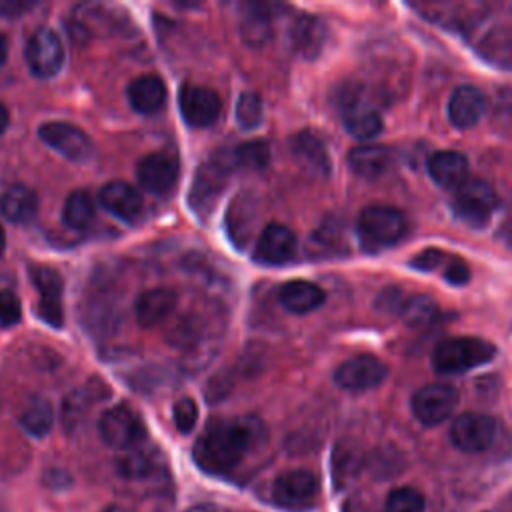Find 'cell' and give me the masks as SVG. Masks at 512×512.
<instances>
[{"label":"cell","mask_w":512,"mask_h":512,"mask_svg":"<svg viewBox=\"0 0 512 512\" xmlns=\"http://www.w3.org/2000/svg\"><path fill=\"white\" fill-rule=\"evenodd\" d=\"M264 424L254 416L212 420L194 444V462L210 474L230 472L246 452L264 442Z\"/></svg>","instance_id":"6da1fadb"},{"label":"cell","mask_w":512,"mask_h":512,"mask_svg":"<svg viewBox=\"0 0 512 512\" xmlns=\"http://www.w3.org/2000/svg\"><path fill=\"white\" fill-rule=\"evenodd\" d=\"M358 238L364 250L376 252L398 244L408 230L404 214L392 206H368L356 222Z\"/></svg>","instance_id":"7a4b0ae2"},{"label":"cell","mask_w":512,"mask_h":512,"mask_svg":"<svg viewBox=\"0 0 512 512\" xmlns=\"http://www.w3.org/2000/svg\"><path fill=\"white\" fill-rule=\"evenodd\" d=\"M496 356V348L474 336L448 338L434 348L432 366L440 374H460L476 366L490 362Z\"/></svg>","instance_id":"3957f363"},{"label":"cell","mask_w":512,"mask_h":512,"mask_svg":"<svg viewBox=\"0 0 512 512\" xmlns=\"http://www.w3.org/2000/svg\"><path fill=\"white\" fill-rule=\"evenodd\" d=\"M232 164H234L232 154L224 158V154L218 152L198 168L190 188V206L198 216H206L212 210V206L218 202L228 182V172Z\"/></svg>","instance_id":"277c9868"},{"label":"cell","mask_w":512,"mask_h":512,"mask_svg":"<svg viewBox=\"0 0 512 512\" xmlns=\"http://www.w3.org/2000/svg\"><path fill=\"white\" fill-rule=\"evenodd\" d=\"M496 202V192L486 182L468 178L460 188H456L452 210L460 220L472 226H482L492 216Z\"/></svg>","instance_id":"5b68a950"},{"label":"cell","mask_w":512,"mask_h":512,"mask_svg":"<svg viewBox=\"0 0 512 512\" xmlns=\"http://www.w3.org/2000/svg\"><path fill=\"white\" fill-rule=\"evenodd\" d=\"M412 414L424 426H436L448 416H452L454 408L458 406V390L450 384H426L418 388L412 396Z\"/></svg>","instance_id":"8992f818"},{"label":"cell","mask_w":512,"mask_h":512,"mask_svg":"<svg viewBox=\"0 0 512 512\" xmlns=\"http://www.w3.org/2000/svg\"><path fill=\"white\" fill-rule=\"evenodd\" d=\"M28 68L38 78H52L60 72L64 62V46L52 28L36 30L24 48Z\"/></svg>","instance_id":"52a82bcc"},{"label":"cell","mask_w":512,"mask_h":512,"mask_svg":"<svg viewBox=\"0 0 512 512\" xmlns=\"http://www.w3.org/2000/svg\"><path fill=\"white\" fill-rule=\"evenodd\" d=\"M320 484L314 472L310 470H288L274 480L272 498L278 506L290 510L310 508L318 496Z\"/></svg>","instance_id":"ba28073f"},{"label":"cell","mask_w":512,"mask_h":512,"mask_svg":"<svg viewBox=\"0 0 512 512\" xmlns=\"http://www.w3.org/2000/svg\"><path fill=\"white\" fill-rule=\"evenodd\" d=\"M498 424L492 416L478 412H464L454 418L450 426V440L462 452H482L496 440Z\"/></svg>","instance_id":"9c48e42d"},{"label":"cell","mask_w":512,"mask_h":512,"mask_svg":"<svg viewBox=\"0 0 512 512\" xmlns=\"http://www.w3.org/2000/svg\"><path fill=\"white\" fill-rule=\"evenodd\" d=\"M30 278L38 292V316L52 328H60L64 320L62 292L64 282L58 270L50 266H30Z\"/></svg>","instance_id":"30bf717a"},{"label":"cell","mask_w":512,"mask_h":512,"mask_svg":"<svg viewBox=\"0 0 512 512\" xmlns=\"http://www.w3.org/2000/svg\"><path fill=\"white\" fill-rule=\"evenodd\" d=\"M100 436L102 440L118 450L134 448L144 438V426L136 412H132L128 406L118 404L108 408L100 416Z\"/></svg>","instance_id":"8fae6325"},{"label":"cell","mask_w":512,"mask_h":512,"mask_svg":"<svg viewBox=\"0 0 512 512\" xmlns=\"http://www.w3.org/2000/svg\"><path fill=\"white\" fill-rule=\"evenodd\" d=\"M388 376L386 364L370 354H360L342 362L334 372V382L350 392H364L376 388Z\"/></svg>","instance_id":"7c38bea8"},{"label":"cell","mask_w":512,"mask_h":512,"mask_svg":"<svg viewBox=\"0 0 512 512\" xmlns=\"http://www.w3.org/2000/svg\"><path fill=\"white\" fill-rule=\"evenodd\" d=\"M178 106L186 124L194 128H206L220 116L222 100L208 86L184 84L178 92Z\"/></svg>","instance_id":"4fadbf2b"},{"label":"cell","mask_w":512,"mask_h":512,"mask_svg":"<svg viewBox=\"0 0 512 512\" xmlns=\"http://www.w3.org/2000/svg\"><path fill=\"white\" fill-rule=\"evenodd\" d=\"M38 134L52 150L72 162H82L92 154V140L74 124L44 122L38 128Z\"/></svg>","instance_id":"5bb4252c"},{"label":"cell","mask_w":512,"mask_h":512,"mask_svg":"<svg viewBox=\"0 0 512 512\" xmlns=\"http://www.w3.org/2000/svg\"><path fill=\"white\" fill-rule=\"evenodd\" d=\"M178 160L168 152L146 154L136 166L140 186L152 194H166L178 180Z\"/></svg>","instance_id":"9a60e30c"},{"label":"cell","mask_w":512,"mask_h":512,"mask_svg":"<svg viewBox=\"0 0 512 512\" xmlns=\"http://www.w3.org/2000/svg\"><path fill=\"white\" fill-rule=\"evenodd\" d=\"M296 252V234L278 222H270L258 236L254 260L266 266L286 264Z\"/></svg>","instance_id":"2e32d148"},{"label":"cell","mask_w":512,"mask_h":512,"mask_svg":"<svg viewBox=\"0 0 512 512\" xmlns=\"http://www.w3.org/2000/svg\"><path fill=\"white\" fill-rule=\"evenodd\" d=\"M340 108H342V122L354 138L370 140L382 132L380 114L372 106L362 102L358 96H344L340 102Z\"/></svg>","instance_id":"e0dca14e"},{"label":"cell","mask_w":512,"mask_h":512,"mask_svg":"<svg viewBox=\"0 0 512 512\" xmlns=\"http://www.w3.org/2000/svg\"><path fill=\"white\" fill-rule=\"evenodd\" d=\"M100 204L116 218L132 222L142 212V194L128 182L112 180L100 188Z\"/></svg>","instance_id":"ac0fdd59"},{"label":"cell","mask_w":512,"mask_h":512,"mask_svg":"<svg viewBox=\"0 0 512 512\" xmlns=\"http://www.w3.org/2000/svg\"><path fill=\"white\" fill-rule=\"evenodd\" d=\"M484 112H486V98L474 86H468V84L458 86L448 100V118L460 130L476 126L484 116Z\"/></svg>","instance_id":"d6986e66"},{"label":"cell","mask_w":512,"mask_h":512,"mask_svg":"<svg viewBox=\"0 0 512 512\" xmlns=\"http://www.w3.org/2000/svg\"><path fill=\"white\" fill-rule=\"evenodd\" d=\"M178 294L170 288H150L144 290L134 302V314L140 326L152 328L164 322L176 308Z\"/></svg>","instance_id":"ffe728a7"},{"label":"cell","mask_w":512,"mask_h":512,"mask_svg":"<svg viewBox=\"0 0 512 512\" xmlns=\"http://www.w3.org/2000/svg\"><path fill=\"white\" fill-rule=\"evenodd\" d=\"M288 36L294 52H298L304 58H316L324 48L328 30L320 18L302 14L292 22Z\"/></svg>","instance_id":"44dd1931"},{"label":"cell","mask_w":512,"mask_h":512,"mask_svg":"<svg viewBox=\"0 0 512 512\" xmlns=\"http://www.w3.org/2000/svg\"><path fill=\"white\" fill-rule=\"evenodd\" d=\"M428 174L442 188H460L468 180V160L456 150H440L428 158Z\"/></svg>","instance_id":"7402d4cb"},{"label":"cell","mask_w":512,"mask_h":512,"mask_svg":"<svg viewBox=\"0 0 512 512\" xmlns=\"http://www.w3.org/2000/svg\"><path fill=\"white\" fill-rule=\"evenodd\" d=\"M394 162L392 152L386 146L378 144H360L348 152V166L354 174L376 180L384 176Z\"/></svg>","instance_id":"603a6c76"},{"label":"cell","mask_w":512,"mask_h":512,"mask_svg":"<svg viewBox=\"0 0 512 512\" xmlns=\"http://www.w3.org/2000/svg\"><path fill=\"white\" fill-rule=\"evenodd\" d=\"M280 304L294 314H308L316 308H320L326 300L324 290L308 280H290L282 284L278 292Z\"/></svg>","instance_id":"cb8c5ba5"},{"label":"cell","mask_w":512,"mask_h":512,"mask_svg":"<svg viewBox=\"0 0 512 512\" xmlns=\"http://www.w3.org/2000/svg\"><path fill=\"white\" fill-rule=\"evenodd\" d=\"M292 154L308 172L318 176L330 174V156L326 152L324 142L316 134L308 130L298 132L292 138Z\"/></svg>","instance_id":"d4e9b609"},{"label":"cell","mask_w":512,"mask_h":512,"mask_svg":"<svg viewBox=\"0 0 512 512\" xmlns=\"http://www.w3.org/2000/svg\"><path fill=\"white\" fill-rule=\"evenodd\" d=\"M130 106L140 114H152L162 108L166 100V86L158 76L144 74L130 82L128 86Z\"/></svg>","instance_id":"484cf974"},{"label":"cell","mask_w":512,"mask_h":512,"mask_svg":"<svg viewBox=\"0 0 512 512\" xmlns=\"http://www.w3.org/2000/svg\"><path fill=\"white\" fill-rule=\"evenodd\" d=\"M0 210L10 222L26 224L36 216L38 198L28 186L14 184L4 192V196L0 200Z\"/></svg>","instance_id":"4316f807"},{"label":"cell","mask_w":512,"mask_h":512,"mask_svg":"<svg viewBox=\"0 0 512 512\" xmlns=\"http://www.w3.org/2000/svg\"><path fill=\"white\" fill-rule=\"evenodd\" d=\"M240 36L248 46H262L272 36L270 14L262 4H248L240 14Z\"/></svg>","instance_id":"83f0119b"},{"label":"cell","mask_w":512,"mask_h":512,"mask_svg":"<svg viewBox=\"0 0 512 512\" xmlns=\"http://www.w3.org/2000/svg\"><path fill=\"white\" fill-rule=\"evenodd\" d=\"M94 214H96V204L86 190H74L68 194L62 208V218L66 226L74 230H84L94 220Z\"/></svg>","instance_id":"f1b7e54d"},{"label":"cell","mask_w":512,"mask_h":512,"mask_svg":"<svg viewBox=\"0 0 512 512\" xmlns=\"http://www.w3.org/2000/svg\"><path fill=\"white\" fill-rule=\"evenodd\" d=\"M20 424L30 436H36V438L46 436L54 424L52 404L42 396L32 398L20 414Z\"/></svg>","instance_id":"f546056e"},{"label":"cell","mask_w":512,"mask_h":512,"mask_svg":"<svg viewBox=\"0 0 512 512\" xmlns=\"http://www.w3.org/2000/svg\"><path fill=\"white\" fill-rule=\"evenodd\" d=\"M440 308L436 304L434 298L426 296V294H416V296H408L400 316L402 320L410 326V328H426L432 326L438 320Z\"/></svg>","instance_id":"4dcf8cb0"},{"label":"cell","mask_w":512,"mask_h":512,"mask_svg":"<svg viewBox=\"0 0 512 512\" xmlns=\"http://www.w3.org/2000/svg\"><path fill=\"white\" fill-rule=\"evenodd\" d=\"M232 160L236 166H242L248 170H262L270 162V144L266 140L242 142L232 152Z\"/></svg>","instance_id":"1f68e13d"},{"label":"cell","mask_w":512,"mask_h":512,"mask_svg":"<svg viewBox=\"0 0 512 512\" xmlns=\"http://www.w3.org/2000/svg\"><path fill=\"white\" fill-rule=\"evenodd\" d=\"M154 470H156V460L146 450H132L118 460V474L130 480L146 478L154 474Z\"/></svg>","instance_id":"d6a6232c"},{"label":"cell","mask_w":512,"mask_h":512,"mask_svg":"<svg viewBox=\"0 0 512 512\" xmlns=\"http://www.w3.org/2000/svg\"><path fill=\"white\" fill-rule=\"evenodd\" d=\"M264 118V106L256 92H242L236 102V122L242 130H254Z\"/></svg>","instance_id":"836d02e7"},{"label":"cell","mask_w":512,"mask_h":512,"mask_svg":"<svg viewBox=\"0 0 512 512\" xmlns=\"http://www.w3.org/2000/svg\"><path fill=\"white\" fill-rule=\"evenodd\" d=\"M386 512H424V496L412 486L396 488L386 498Z\"/></svg>","instance_id":"e575fe53"},{"label":"cell","mask_w":512,"mask_h":512,"mask_svg":"<svg viewBox=\"0 0 512 512\" xmlns=\"http://www.w3.org/2000/svg\"><path fill=\"white\" fill-rule=\"evenodd\" d=\"M172 416H174L176 428H178L182 434H186V432H190V430L196 426V420H198V406H196V402H194L192 398L184 396V398H180V400L174 404Z\"/></svg>","instance_id":"d590c367"},{"label":"cell","mask_w":512,"mask_h":512,"mask_svg":"<svg viewBox=\"0 0 512 512\" xmlns=\"http://www.w3.org/2000/svg\"><path fill=\"white\" fill-rule=\"evenodd\" d=\"M22 318V304L18 296L12 290H2L0 292V324L14 326Z\"/></svg>","instance_id":"8d00e7d4"},{"label":"cell","mask_w":512,"mask_h":512,"mask_svg":"<svg viewBox=\"0 0 512 512\" xmlns=\"http://www.w3.org/2000/svg\"><path fill=\"white\" fill-rule=\"evenodd\" d=\"M406 294L398 288V286H390V288H384L378 298H376V308L380 312H386V314H400L404 302H406Z\"/></svg>","instance_id":"74e56055"},{"label":"cell","mask_w":512,"mask_h":512,"mask_svg":"<svg viewBox=\"0 0 512 512\" xmlns=\"http://www.w3.org/2000/svg\"><path fill=\"white\" fill-rule=\"evenodd\" d=\"M444 278L454 286H464L470 280V270L462 260L452 258L444 270Z\"/></svg>","instance_id":"f35d334b"},{"label":"cell","mask_w":512,"mask_h":512,"mask_svg":"<svg viewBox=\"0 0 512 512\" xmlns=\"http://www.w3.org/2000/svg\"><path fill=\"white\" fill-rule=\"evenodd\" d=\"M444 260V252L440 250H424L420 254H416V258L410 262L414 268L422 270V272H430L436 266H440V262Z\"/></svg>","instance_id":"ab89813d"},{"label":"cell","mask_w":512,"mask_h":512,"mask_svg":"<svg viewBox=\"0 0 512 512\" xmlns=\"http://www.w3.org/2000/svg\"><path fill=\"white\" fill-rule=\"evenodd\" d=\"M30 6H32V2H14V0H10V2H2L0 10H4L8 16H14V12H24Z\"/></svg>","instance_id":"60d3db41"},{"label":"cell","mask_w":512,"mask_h":512,"mask_svg":"<svg viewBox=\"0 0 512 512\" xmlns=\"http://www.w3.org/2000/svg\"><path fill=\"white\" fill-rule=\"evenodd\" d=\"M8 122H10V114H8L6 106L0 102V136L6 132V128H8Z\"/></svg>","instance_id":"b9f144b4"},{"label":"cell","mask_w":512,"mask_h":512,"mask_svg":"<svg viewBox=\"0 0 512 512\" xmlns=\"http://www.w3.org/2000/svg\"><path fill=\"white\" fill-rule=\"evenodd\" d=\"M6 58H8V42H6V38L0 34V66L6 62Z\"/></svg>","instance_id":"7bdbcfd3"},{"label":"cell","mask_w":512,"mask_h":512,"mask_svg":"<svg viewBox=\"0 0 512 512\" xmlns=\"http://www.w3.org/2000/svg\"><path fill=\"white\" fill-rule=\"evenodd\" d=\"M102 512H130L128 508H124V506H118V504H112V506H106Z\"/></svg>","instance_id":"ee69618b"},{"label":"cell","mask_w":512,"mask_h":512,"mask_svg":"<svg viewBox=\"0 0 512 512\" xmlns=\"http://www.w3.org/2000/svg\"><path fill=\"white\" fill-rule=\"evenodd\" d=\"M4 246H6V236H4V230L0 226V254L4 252Z\"/></svg>","instance_id":"f6af8a7d"}]
</instances>
